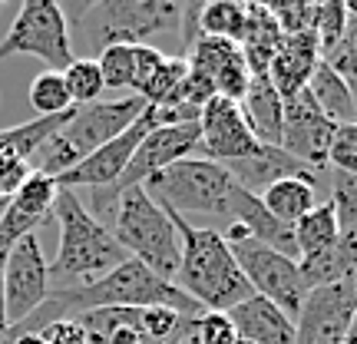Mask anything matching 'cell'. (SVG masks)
I'll return each instance as SVG.
<instances>
[{"mask_svg": "<svg viewBox=\"0 0 357 344\" xmlns=\"http://www.w3.org/2000/svg\"><path fill=\"white\" fill-rule=\"evenodd\" d=\"M357 315V281H337L305 294L294 318V344H347Z\"/></svg>", "mask_w": 357, "mask_h": 344, "instance_id": "30bf717a", "label": "cell"}, {"mask_svg": "<svg viewBox=\"0 0 357 344\" xmlns=\"http://www.w3.org/2000/svg\"><path fill=\"white\" fill-rule=\"evenodd\" d=\"M43 344H89L86 341V331L79 328V321L73 318H63V321H53L40 331Z\"/></svg>", "mask_w": 357, "mask_h": 344, "instance_id": "74e56055", "label": "cell"}, {"mask_svg": "<svg viewBox=\"0 0 357 344\" xmlns=\"http://www.w3.org/2000/svg\"><path fill=\"white\" fill-rule=\"evenodd\" d=\"M113 239L126 248L129 258L155 271L159 278L176 281L178 275V235L162 205L142 186L126 189L116 199V212L109 222Z\"/></svg>", "mask_w": 357, "mask_h": 344, "instance_id": "8992f818", "label": "cell"}, {"mask_svg": "<svg viewBox=\"0 0 357 344\" xmlns=\"http://www.w3.org/2000/svg\"><path fill=\"white\" fill-rule=\"evenodd\" d=\"M334 133H337V126L321 113L307 89H301L291 100H284L281 149L318 176L328 172V153H331Z\"/></svg>", "mask_w": 357, "mask_h": 344, "instance_id": "7c38bea8", "label": "cell"}, {"mask_svg": "<svg viewBox=\"0 0 357 344\" xmlns=\"http://www.w3.org/2000/svg\"><path fill=\"white\" fill-rule=\"evenodd\" d=\"M225 169H229L231 179H235L245 192H252V195H261L268 186H275V182H281V179H307V182H321V179L328 176V172H324V176L311 172V169L301 166L298 159H291L281 146H258L252 156L235 159V163H225Z\"/></svg>", "mask_w": 357, "mask_h": 344, "instance_id": "2e32d148", "label": "cell"}, {"mask_svg": "<svg viewBox=\"0 0 357 344\" xmlns=\"http://www.w3.org/2000/svg\"><path fill=\"white\" fill-rule=\"evenodd\" d=\"M235 344H252V341H242V338H238V341H235Z\"/></svg>", "mask_w": 357, "mask_h": 344, "instance_id": "60d3db41", "label": "cell"}, {"mask_svg": "<svg viewBox=\"0 0 357 344\" xmlns=\"http://www.w3.org/2000/svg\"><path fill=\"white\" fill-rule=\"evenodd\" d=\"M199 159H212V163H235V159H245L252 156L261 146V142L248 133L242 119V110L238 103L225 100V96H212V100L202 106L199 113Z\"/></svg>", "mask_w": 357, "mask_h": 344, "instance_id": "5bb4252c", "label": "cell"}, {"mask_svg": "<svg viewBox=\"0 0 357 344\" xmlns=\"http://www.w3.org/2000/svg\"><path fill=\"white\" fill-rule=\"evenodd\" d=\"M318 182H307V179H281L275 186H268L258 199L271 216L278 218L281 225H294L298 218H305L314 205H318Z\"/></svg>", "mask_w": 357, "mask_h": 344, "instance_id": "603a6c76", "label": "cell"}, {"mask_svg": "<svg viewBox=\"0 0 357 344\" xmlns=\"http://www.w3.org/2000/svg\"><path fill=\"white\" fill-rule=\"evenodd\" d=\"M185 63H189V70L212 80L215 96H225L231 103H242L245 89L252 83V73H248V63H245L238 43H229V40H195V47L185 53Z\"/></svg>", "mask_w": 357, "mask_h": 344, "instance_id": "9a60e30c", "label": "cell"}, {"mask_svg": "<svg viewBox=\"0 0 357 344\" xmlns=\"http://www.w3.org/2000/svg\"><path fill=\"white\" fill-rule=\"evenodd\" d=\"M30 106L37 110V116H60L66 110H73L63 73L43 70L40 77H33V83H30Z\"/></svg>", "mask_w": 357, "mask_h": 344, "instance_id": "4dcf8cb0", "label": "cell"}, {"mask_svg": "<svg viewBox=\"0 0 357 344\" xmlns=\"http://www.w3.org/2000/svg\"><path fill=\"white\" fill-rule=\"evenodd\" d=\"M242 119L248 133L255 136L261 146H281V126H284V100L278 96V89L271 87V80L252 77L248 89H245L242 103Z\"/></svg>", "mask_w": 357, "mask_h": 344, "instance_id": "d6986e66", "label": "cell"}, {"mask_svg": "<svg viewBox=\"0 0 357 344\" xmlns=\"http://www.w3.org/2000/svg\"><path fill=\"white\" fill-rule=\"evenodd\" d=\"M321 60L331 66L337 77H344V80H351V83H357V17H351V20H347L344 37L337 40V47H334L331 53H324Z\"/></svg>", "mask_w": 357, "mask_h": 344, "instance_id": "836d02e7", "label": "cell"}, {"mask_svg": "<svg viewBox=\"0 0 357 344\" xmlns=\"http://www.w3.org/2000/svg\"><path fill=\"white\" fill-rule=\"evenodd\" d=\"M307 93H311V100L318 103V110L331 119L334 126L357 123V106H354V96H351L347 80L337 77L324 60L314 66V73L307 80Z\"/></svg>", "mask_w": 357, "mask_h": 344, "instance_id": "7402d4cb", "label": "cell"}, {"mask_svg": "<svg viewBox=\"0 0 357 344\" xmlns=\"http://www.w3.org/2000/svg\"><path fill=\"white\" fill-rule=\"evenodd\" d=\"M70 37H79L89 50L102 53L106 47H142L149 37L178 27L182 7L172 0H100V3H73L63 7Z\"/></svg>", "mask_w": 357, "mask_h": 344, "instance_id": "3957f363", "label": "cell"}, {"mask_svg": "<svg viewBox=\"0 0 357 344\" xmlns=\"http://www.w3.org/2000/svg\"><path fill=\"white\" fill-rule=\"evenodd\" d=\"M231 255L242 268V275L248 278L252 292L268 298L275 308H281L288 318H298V311L305 305V281H301V271H298V262L288 255H281L275 248H265V245L252 242H235L231 245Z\"/></svg>", "mask_w": 357, "mask_h": 344, "instance_id": "9c48e42d", "label": "cell"}, {"mask_svg": "<svg viewBox=\"0 0 357 344\" xmlns=\"http://www.w3.org/2000/svg\"><path fill=\"white\" fill-rule=\"evenodd\" d=\"M235 324V334L242 341L252 344H294V321L275 308L268 298L252 294L245 298L242 305H235L231 311H225Z\"/></svg>", "mask_w": 357, "mask_h": 344, "instance_id": "ac0fdd59", "label": "cell"}, {"mask_svg": "<svg viewBox=\"0 0 357 344\" xmlns=\"http://www.w3.org/2000/svg\"><path fill=\"white\" fill-rule=\"evenodd\" d=\"M3 298L10 324H20L50 298V262L43 258L37 235L20 239L3 255Z\"/></svg>", "mask_w": 357, "mask_h": 344, "instance_id": "8fae6325", "label": "cell"}, {"mask_svg": "<svg viewBox=\"0 0 357 344\" xmlns=\"http://www.w3.org/2000/svg\"><path fill=\"white\" fill-rule=\"evenodd\" d=\"M146 103L132 93L123 100H96L89 106H73V116L56 136L40 146V153L30 159L33 172L56 179L60 172L73 169L79 159H86L89 153H96L100 146L116 140L119 133H126L136 119L142 116Z\"/></svg>", "mask_w": 357, "mask_h": 344, "instance_id": "277c9868", "label": "cell"}, {"mask_svg": "<svg viewBox=\"0 0 357 344\" xmlns=\"http://www.w3.org/2000/svg\"><path fill=\"white\" fill-rule=\"evenodd\" d=\"M314 7H318V3H271L268 10L275 17V24L281 27V33L291 37V33H311Z\"/></svg>", "mask_w": 357, "mask_h": 344, "instance_id": "d590c367", "label": "cell"}, {"mask_svg": "<svg viewBox=\"0 0 357 344\" xmlns=\"http://www.w3.org/2000/svg\"><path fill=\"white\" fill-rule=\"evenodd\" d=\"M63 83H66V93H70L73 106H89V103H96L106 93L100 66H96V60H89V57H77L73 63L66 66Z\"/></svg>", "mask_w": 357, "mask_h": 344, "instance_id": "83f0119b", "label": "cell"}, {"mask_svg": "<svg viewBox=\"0 0 357 344\" xmlns=\"http://www.w3.org/2000/svg\"><path fill=\"white\" fill-rule=\"evenodd\" d=\"M96 66H100L106 89H113V93L132 89V83H136V47H106L96 57Z\"/></svg>", "mask_w": 357, "mask_h": 344, "instance_id": "f546056e", "label": "cell"}, {"mask_svg": "<svg viewBox=\"0 0 357 344\" xmlns=\"http://www.w3.org/2000/svg\"><path fill=\"white\" fill-rule=\"evenodd\" d=\"M33 166L20 159V156H0V205H7L20 192L26 179H30Z\"/></svg>", "mask_w": 357, "mask_h": 344, "instance_id": "8d00e7d4", "label": "cell"}, {"mask_svg": "<svg viewBox=\"0 0 357 344\" xmlns=\"http://www.w3.org/2000/svg\"><path fill=\"white\" fill-rule=\"evenodd\" d=\"M235 324L225 311H202L189 324V341L185 344H235Z\"/></svg>", "mask_w": 357, "mask_h": 344, "instance_id": "d6a6232c", "label": "cell"}, {"mask_svg": "<svg viewBox=\"0 0 357 344\" xmlns=\"http://www.w3.org/2000/svg\"><path fill=\"white\" fill-rule=\"evenodd\" d=\"M0 216H3V205H0Z\"/></svg>", "mask_w": 357, "mask_h": 344, "instance_id": "b9f144b4", "label": "cell"}, {"mask_svg": "<svg viewBox=\"0 0 357 344\" xmlns=\"http://www.w3.org/2000/svg\"><path fill=\"white\" fill-rule=\"evenodd\" d=\"M328 169L357 176V123L337 126L334 142H331V153H328Z\"/></svg>", "mask_w": 357, "mask_h": 344, "instance_id": "e575fe53", "label": "cell"}, {"mask_svg": "<svg viewBox=\"0 0 357 344\" xmlns=\"http://www.w3.org/2000/svg\"><path fill=\"white\" fill-rule=\"evenodd\" d=\"M162 60H166V53L155 50V47H149V43L136 47V83H132V93H136V89H139L142 83H146V80L162 66Z\"/></svg>", "mask_w": 357, "mask_h": 344, "instance_id": "f35d334b", "label": "cell"}, {"mask_svg": "<svg viewBox=\"0 0 357 344\" xmlns=\"http://www.w3.org/2000/svg\"><path fill=\"white\" fill-rule=\"evenodd\" d=\"M291 229H294V245H298V258L318 255V252L331 248L341 239V229H337L331 202H318L305 218H298Z\"/></svg>", "mask_w": 357, "mask_h": 344, "instance_id": "cb8c5ba5", "label": "cell"}, {"mask_svg": "<svg viewBox=\"0 0 357 344\" xmlns=\"http://www.w3.org/2000/svg\"><path fill=\"white\" fill-rule=\"evenodd\" d=\"M351 20V13L341 0H331V3H318L314 7V24H311V33L318 40L321 47V57L324 53H331L337 47V40L344 37V27Z\"/></svg>", "mask_w": 357, "mask_h": 344, "instance_id": "1f68e13d", "label": "cell"}, {"mask_svg": "<svg viewBox=\"0 0 357 344\" xmlns=\"http://www.w3.org/2000/svg\"><path fill=\"white\" fill-rule=\"evenodd\" d=\"M298 271L307 292L337 285V281H357V242L354 235H341L331 248H324L318 255L298 258Z\"/></svg>", "mask_w": 357, "mask_h": 344, "instance_id": "ffe728a7", "label": "cell"}, {"mask_svg": "<svg viewBox=\"0 0 357 344\" xmlns=\"http://www.w3.org/2000/svg\"><path fill=\"white\" fill-rule=\"evenodd\" d=\"M321 63V47L314 33H291L281 40L275 60L268 66V80L278 89L281 100H291L301 89H307V80Z\"/></svg>", "mask_w": 357, "mask_h": 344, "instance_id": "e0dca14e", "label": "cell"}, {"mask_svg": "<svg viewBox=\"0 0 357 344\" xmlns=\"http://www.w3.org/2000/svg\"><path fill=\"white\" fill-rule=\"evenodd\" d=\"M53 216L60 222V245L56 258L50 262V298L86 288L129 258L126 248L113 239V232L86 212L77 192L56 186Z\"/></svg>", "mask_w": 357, "mask_h": 344, "instance_id": "6da1fadb", "label": "cell"}, {"mask_svg": "<svg viewBox=\"0 0 357 344\" xmlns=\"http://www.w3.org/2000/svg\"><path fill=\"white\" fill-rule=\"evenodd\" d=\"M155 129L153 116H149V106L142 110V116L126 129V133H119L116 140H109L106 146H100L96 153H89L86 159H79L73 169H66L60 176L53 179L60 189H77V186H89V189H113L116 182L123 179L126 172L129 159L136 153V146L142 142V136Z\"/></svg>", "mask_w": 357, "mask_h": 344, "instance_id": "4fadbf2b", "label": "cell"}, {"mask_svg": "<svg viewBox=\"0 0 357 344\" xmlns=\"http://www.w3.org/2000/svg\"><path fill=\"white\" fill-rule=\"evenodd\" d=\"M17 53L37 57L53 73H63L77 60L70 24H66V13L60 3H53V0H24L20 3L7 37L0 40V63Z\"/></svg>", "mask_w": 357, "mask_h": 344, "instance_id": "ba28073f", "label": "cell"}, {"mask_svg": "<svg viewBox=\"0 0 357 344\" xmlns=\"http://www.w3.org/2000/svg\"><path fill=\"white\" fill-rule=\"evenodd\" d=\"M53 202H56V182L50 176H43V172H30V179L20 186V192L7 205L17 209L20 216L33 218L37 225H43L53 216Z\"/></svg>", "mask_w": 357, "mask_h": 344, "instance_id": "484cf974", "label": "cell"}, {"mask_svg": "<svg viewBox=\"0 0 357 344\" xmlns=\"http://www.w3.org/2000/svg\"><path fill=\"white\" fill-rule=\"evenodd\" d=\"M142 189L149 192L162 209H169V212H176L182 218L189 216L225 218L229 216L231 192L238 189V182L231 179V172L222 163L189 156V159H178L169 169L149 176L142 182Z\"/></svg>", "mask_w": 357, "mask_h": 344, "instance_id": "52a82bcc", "label": "cell"}, {"mask_svg": "<svg viewBox=\"0 0 357 344\" xmlns=\"http://www.w3.org/2000/svg\"><path fill=\"white\" fill-rule=\"evenodd\" d=\"M245 10H248V27H245V37L238 43V50H242L245 63H248V73L252 77H265L284 33L275 24L268 3H245Z\"/></svg>", "mask_w": 357, "mask_h": 344, "instance_id": "44dd1931", "label": "cell"}, {"mask_svg": "<svg viewBox=\"0 0 357 344\" xmlns=\"http://www.w3.org/2000/svg\"><path fill=\"white\" fill-rule=\"evenodd\" d=\"M10 328V321H7V298H3V262H0V334Z\"/></svg>", "mask_w": 357, "mask_h": 344, "instance_id": "ab89813d", "label": "cell"}, {"mask_svg": "<svg viewBox=\"0 0 357 344\" xmlns=\"http://www.w3.org/2000/svg\"><path fill=\"white\" fill-rule=\"evenodd\" d=\"M185 73H189L185 57H166V60H162V66H159L153 77H149L139 89H136V96H139L146 106H162V103L172 100V93H176L178 83L185 80Z\"/></svg>", "mask_w": 357, "mask_h": 344, "instance_id": "f1b7e54d", "label": "cell"}, {"mask_svg": "<svg viewBox=\"0 0 357 344\" xmlns=\"http://www.w3.org/2000/svg\"><path fill=\"white\" fill-rule=\"evenodd\" d=\"M169 212V209H166ZM172 216L178 235V275L176 285L189 294L202 311H231L252 298V285L231 255V245L215 229H199L189 218Z\"/></svg>", "mask_w": 357, "mask_h": 344, "instance_id": "7a4b0ae2", "label": "cell"}, {"mask_svg": "<svg viewBox=\"0 0 357 344\" xmlns=\"http://www.w3.org/2000/svg\"><path fill=\"white\" fill-rule=\"evenodd\" d=\"M195 20H199V37L242 43L245 27H248V10H245V3H235V0H208V3H199Z\"/></svg>", "mask_w": 357, "mask_h": 344, "instance_id": "d4e9b609", "label": "cell"}, {"mask_svg": "<svg viewBox=\"0 0 357 344\" xmlns=\"http://www.w3.org/2000/svg\"><path fill=\"white\" fill-rule=\"evenodd\" d=\"M328 189H331V209L334 218H337V229L341 235H354L357 232V176L351 172H337V169H328Z\"/></svg>", "mask_w": 357, "mask_h": 344, "instance_id": "4316f807", "label": "cell"}, {"mask_svg": "<svg viewBox=\"0 0 357 344\" xmlns=\"http://www.w3.org/2000/svg\"><path fill=\"white\" fill-rule=\"evenodd\" d=\"M56 301L66 308V318H79L96 308H172L189 318L202 315V308L176 281L159 278L136 258H126L119 268H113L109 275H102L100 281H93L79 292L56 294Z\"/></svg>", "mask_w": 357, "mask_h": 344, "instance_id": "5b68a950", "label": "cell"}]
</instances>
